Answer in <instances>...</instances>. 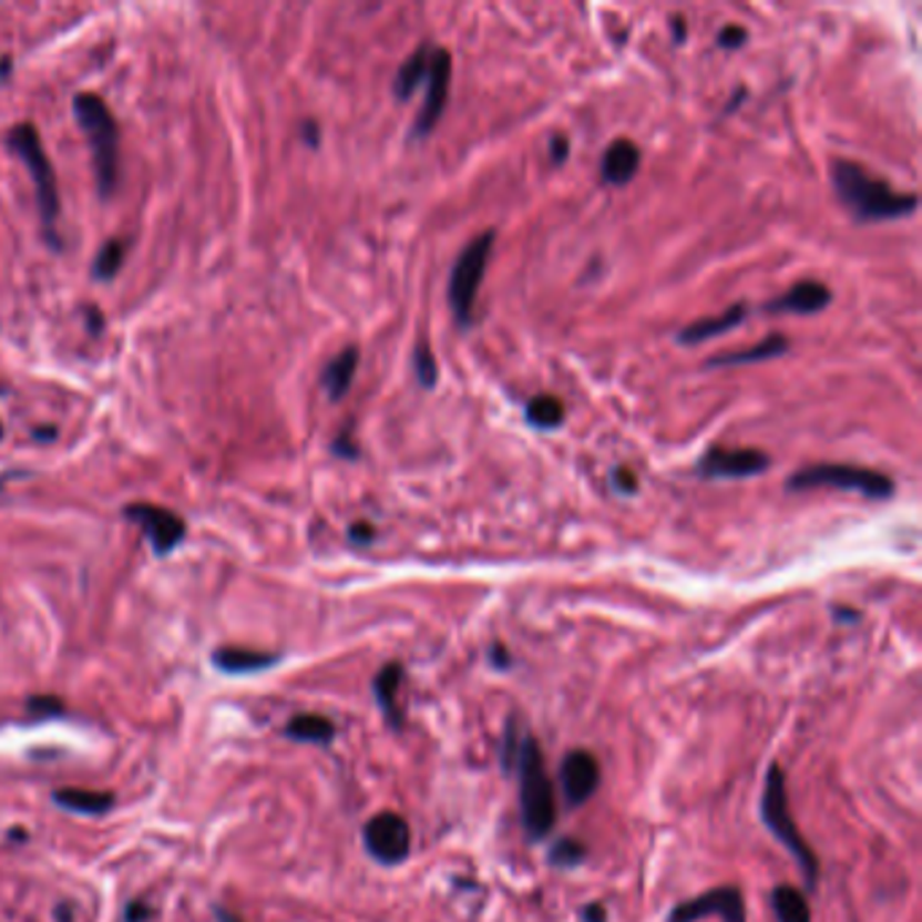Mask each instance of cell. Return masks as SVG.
<instances>
[{"mask_svg": "<svg viewBox=\"0 0 922 922\" xmlns=\"http://www.w3.org/2000/svg\"><path fill=\"white\" fill-rule=\"evenodd\" d=\"M831 180L839 201L850 208L858 223L899 219L918 208V195L895 193L888 182L877 180L863 165L850 163V160H836Z\"/></svg>", "mask_w": 922, "mask_h": 922, "instance_id": "obj_1", "label": "cell"}, {"mask_svg": "<svg viewBox=\"0 0 922 922\" xmlns=\"http://www.w3.org/2000/svg\"><path fill=\"white\" fill-rule=\"evenodd\" d=\"M73 114L90 141L92 165H95V182L103 198H112L120 180V131L106 101L92 92H82L73 98Z\"/></svg>", "mask_w": 922, "mask_h": 922, "instance_id": "obj_2", "label": "cell"}, {"mask_svg": "<svg viewBox=\"0 0 922 922\" xmlns=\"http://www.w3.org/2000/svg\"><path fill=\"white\" fill-rule=\"evenodd\" d=\"M514 764L520 768V807L525 831L531 839H544V836L555 828L557 809L555 785H552L550 774H546L536 739L525 736V741L520 744V752Z\"/></svg>", "mask_w": 922, "mask_h": 922, "instance_id": "obj_3", "label": "cell"}, {"mask_svg": "<svg viewBox=\"0 0 922 922\" xmlns=\"http://www.w3.org/2000/svg\"><path fill=\"white\" fill-rule=\"evenodd\" d=\"M9 146L20 155L24 168L30 171V180L35 184V201H39L41 223H44L47 242L60 247L58 242V217H60V193H58V176H54L52 160L47 157L41 135L30 122H20L14 131L9 133Z\"/></svg>", "mask_w": 922, "mask_h": 922, "instance_id": "obj_4", "label": "cell"}, {"mask_svg": "<svg viewBox=\"0 0 922 922\" xmlns=\"http://www.w3.org/2000/svg\"><path fill=\"white\" fill-rule=\"evenodd\" d=\"M760 815H764L768 831L777 836V841H782V844L788 847L790 856L798 860V865H801V871H803V879H807L809 888L815 890L817 879H820V863H817V856L811 852V847L803 841L796 820L790 817L788 790H785V774L777 764H771V768H768V774H766Z\"/></svg>", "mask_w": 922, "mask_h": 922, "instance_id": "obj_5", "label": "cell"}, {"mask_svg": "<svg viewBox=\"0 0 922 922\" xmlns=\"http://www.w3.org/2000/svg\"><path fill=\"white\" fill-rule=\"evenodd\" d=\"M495 247V233L484 230L458 255L450 276V306L452 315L463 328H471L473 306H477L479 287H482L484 270H488L490 255Z\"/></svg>", "mask_w": 922, "mask_h": 922, "instance_id": "obj_6", "label": "cell"}, {"mask_svg": "<svg viewBox=\"0 0 922 922\" xmlns=\"http://www.w3.org/2000/svg\"><path fill=\"white\" fill-rule=\"evenodd\" d=\"M811 488H836V490H858L865 498L884 501L895 493L893 479L884 473L860 469V465L847 463H817L796 471L788 479V490H811Z\"/></svg>", "mask_w": 922, "mask_h": 922, "instance_id": "obj_7", "label": "cell"}, {"mask_svg": "<svg viewBox=\"0 0 922 922\" xmlns=\"http://www.w3.org/2000/svg\"><path fill=\"white\" fill-rule=\"evenodd\" d=\"M368 856L379 860L382 865H398L409 858L411 852V831L409 822L396 811H382V815L371 817L362 831Z\"/></svg>", "mask_w": 922, "mask_h": 922, "instance_id": "obj_8", "label": "cell"}, {"mask_svg": "<svg viewBox=\"0 0 922 922\" xmlns=\"http://www.w3.org/2000/svg\"><path fill=\"white\" fill-rule=\"evenodd\" d=\"M125 518L146 533L155 555H168V552H174L176 546L182 544L184 533H187V525H184L180 514L168 512V509L163 506H155V503H131V506H125Z\"/></svg>", "mask_w": 922, "mask_h": 922, "instance_id": "obj_9", "label": "cell"}, {"mask_svg": "<svg viewBox=\"0 0 922 922\" xmlns=\"http://www.w3.org/2000/svg\"><path fill=\"white\" fill-rule=\"evenodd\" d=\"M771 465V458L764 450H725L711 447L698 460V477L704 479H747L764 473Z\"/></svg>", "mask_w": 922, "mask_h": 922, "instance_id": "obj_10", "label": "cell"}, {"mask_svg": "<svg viewBox=\"0 0 922 922\" xmlns=\"http://www.w3.org/2000/svg\"><path fill=\"white\" fill-rule=\"evenodd\" d=\"M450 84H452V58L447 49H433V60H430V71L426 79V101H422L420 116L414 122V135L422 139L433 131L436 122L444 114L447 101H450Z\"/></svg>", "mask_w": 922, "mask_h": 922, "instance_id": "obj_11", "label": "cell"}, {"mask_svg": "<svg viewBox=\"0 0 922 922\" xmlns=\"http://www.w3.org/2000/svg\"><path fill=\"white\" fill-rule=\"evenodd\" d=\"M717 914L723 922H747V906H744L741 893L736 888H715L709 893H700L693 901L679 903L668 922H700Z\"/></svg>", "mask_w": 922, "mask_h": 922, "instance_id": "obj_12", "label": "cell"}, {"mask_svg": "<svg viewBox=\"0 0 922 922\" xmlns=\"http://www.w3.org/2000/svg\"><path fill=\"white\" fill-rule=\"evenodd\" d=\"M561 785L565 792V801H568L571 807H582V803H587L601 785L598 760H595L590 752H585V749L568 752L561 764Z\"/></svg>", "mask_w": 922, "mask_h": 922, "instance_id": "obj_13", "label": "cell"}, {"mask_svg": "<svg viewBox=\"0 0 922 922\" xmlns=\"http://www.w3.org/2000/svg\"><path fill=\"white\" fill-rule=\"evenodd\" d=\"M831 290H828L822 281H798L796 287H790L788 293L779 295L777 300L766 306V311L771 315H817V311L828 309L831 304Z\"/></svg>", "mask_w": 922, "mask_h": 922, "instance_id": "obj_14", "label": "cell"}, {"mask_svg": "<svg viewBox=\"0 0 922 922\" xmlns=\"http://www.w3.org/2000/svg\"><path fill=\"white\" fill-rule=\"evenodd\" d=\"M642 150L631 139H617L606 146L601 160V180L606 184H628L638 174Z\"/></svg>", "mask_w": 922, "mask_h": 922, "instance_id": "obj_15", "label": "cell"}, {"mask_svg": "<svg viewBox=\"0 0 922 922\" xmlns=\"http://www.w3.org/2000/svg\"><path fill=\"white\" fill-rule=\"evenodd\" d=\"M358 366H360L358 347L341 349V352H338L336 358L325 366L322 387H325V392H328L330 401H341V398L347 396V390L355 382V373H358Z\"/></svg>", "mask_w": 922, "mask_h": 922, "instance_id": "obj_16", "label": "cell"}, {"mask_svg": "<svg viewBox=\"0 0 922 922\" xmlns=\"http://www.w3.org/2000/svg\"><path fill=\"white\" fill-rule=\"evenodd\" d=\"M790 349V341L788 336L782 334H771L766 336L764 341L752 344V347L747 349H739V352H723V355H715L711 360H706V366L709 368H720V366H747V362H760V360H771V358H779V355H785Z\"/></svg>", "mask_w": 922, "mask_h": 922, "instance_id": "obj_17", "label": "cell"}, {"mask_svg": "<svg viewBox=\"0 0 922 922\" xmlns=\"http://www.w3.org/2000/svg\"><path fill=\"white\" fill-rule=\"evenodd\" d=\"M214 666L225 674H252L263 672V668H270L279 655L260 653V649H247V647H223L212 655Z\"/></svg>", "mask_w": 922, "mask_h": 922, "instance_id": "obj_18", "label": "cell"}, {"mask_svg": "<svg viewBox=\"0 0 922 922\" xmlns=\"http://www.w3.org/2000/svg\"><path fill=\"white\" fill-rule=\"evenodd\" d=\"M744 317H747V306L736 304V306H730V309H725L723 315L706 317V319H698V322L687 325V328L679 334V341L700 344V341H706V338L723 336V334H728V330H734L736 325H741Z\"/></svg>", "mask_w": 922, "mask_h": 922, "instance_id": "obj_19", "label": "cell"}, {"mask_svg": "<svg viewBox=\"0 0 922 922\" xmlns=\"http://www.w3.org/2000/svg\"><path fill=\"white\" fill-rule=\"evenodd\" d=\"M401 682H403L401 663H387V666H382V672L373 676V696H377L379 709L385 711L387 723H390L392 728H401V711H398V706H396Z\"/></svg>", "mask_w": 922, "mask_h": 922, "instance_id": "obj_20", "label": "cell"}, {"mask_svg": "<svg viewBox=\"0 0 922 922\" xmlns=\"http://www.w3.org/2000/svg\"><path fill=\"white\" fill-rule=\"evenodd\" d=\"M433 49L436 47L422 44L414 54H409V58L403 60L396 73V82H392V90H396L398 98H403L406 101V98L414 95V90L426 82L428 71H430V60H433Z\"/></svg>", "mask_w": 922, "mask_h": 922, "instance_id": "obj_21", "label": "cell"}, {"mask_svg": "<svg viewBox=\"0 0 922 922\" xmlns=\"http://www.w3.org/2000/svg\"><path fill=\"white\" fill-rule=\"evenodd\" d=\"M54 803L76 815H106L114 807L112 792L84 790V788H60L54 790Z\"/></svg>", "mask_w": 922, "mask_h": 922, "instance_id": "obj_22", "label": "cell"}, {"mask_svg": "<svg viewBox=\"0 0 922 922\" xmlns=\"http://www.w3.org/2000/svg\"><path fill=\"white\" fill-rule=\"evenodd\" d=\"M285 734L293 741L304 744H330L336 739V725L322 715H298L287 723Z\"/></svg>", "mask_w": 922, "mask_h": 922, "instance_id": "obj_23", "label": "cell"}, {"mask_svg": "<svg viewBox=\"0 0 922 922\" xmlns=\"http://www.w3.org/2000/svg\"><path fill=\"white\" fill-rule=\"evenodd\" d=\"M771 906L779 922H811V909L807 899L796 888L779 884L771 893Z\"/></svg>", "mask_w": 922, "mask_h": 922, "instance_id": "obj_24", "label": "cell"}, {"mask_svg": "<svg viewBox=\"0 0 922 922\" xmlns=\"http://www.w3.org/2000/svg\"><path fill=\"white\" fill-rule=\"evenodd\" d=\"M527 420L541 430H552V428L563 426L565 406L561 398H555V396H536L531 403H527Z\"/></svg>", "mask_w": 922, "mask_h": 922, "instance_id": "obj_25", "label": "cell"}, {"mask_svg": "<svg viewBox=\"0 0 922 922\" xmlns=\"http://www.w3.org/2000/svg\"><path fill=\"white\" fill-rule=\"evenodd\" d=\"M125 252H127V242H122V238H109V242L101 247V252H98L95 266H92V276L101 281L114 279V276L120 274L122 263H125Z\"/></svg>", "mask_w": 922, "mask_h": 922, "instance_id": "obj_26", "label": "cell"}, {"mask_svg": "<svg viewBox=\"0 0 922 922\" xmlns=\"http://www.w3.org/2000/svg\"><path fill=\"white\" fill-rule=\"evenodd\" d=\"M585 856H587L585 844L565 836V839L555 841V847H552V852H550V860H552V865H561V869H574V865H580L582 860H585Z\"/></svg>", "mask_w": 922, "mask_h": 922, "instance_id": "obj_27", "label": "cell"}, {"mask_svg": "<svg viewBox=\"0 0 922 922\" xmlns=\"http://www.w3.org/2000/svg\"><path fill=\"white\" fill-rule=\"evenodd\" d=\"M414 368H417V379H420V385L430 390V387L436 385V377H439V368H436V360L433 355H430L428 344H420L414 352Z\"/></svg>", "mask_w": 922, "mask_h": 922, "instance_id": "obj_28", "label": "cell"}, {"mask_svg": "<svg viewBox=\"0 0 922 922\" xmlns=\"http://www.w3.org/2000/svg\"><path fill=\"white\" fill-rule=\"evenodd\" d=\"M28 709L39 717H54L63 711V700L52 696H33L28 698Z\"/></svg>", "mask_w": 922, "mask_h": 922, "instance_id": "obj_29", "label": "cell"}, {"mask_svg": "<svg viewBox=\"0 0 922 922\" xmlns=\"http://www.w3.org/2000/svg\"><path fill=\"white\" fill-rule=\"evenodd\" d=\"M744 41H747V30L739 28V24H728V28L720 30V35H717V44L725 49H739Z\"/></svg>", "mask_w": 922, "mask_h": 922, "instance_id": "obj_30", "label": "cell"}, {"mask_svg": "<svg viewBox=\"0 0 922 922\" xmlns=\"http://www.w3.org/2000/svg\"><path fill=\"white\" fill-rule=\"evenodd\" d=\"M612 479H614V488H617L619 493L631 495V493H636V490H638V479L633 477V471H628V469H614Z\"/></svg>", "mask_w": 922, "mask_h": 922, "instance_id": "obj_31", "label": "cell"}, {"mask_svg": "<svg viewBox=\"0 0 922 922\" xmlns=\"http://www.w3.org/2000/svg\"><path fill=\"white\" fill-rule=\"evenodd\" d=\"M373 539H377V531H373L368 522H355V525L349 527V541H352V544H371Z\"/></svg>", "mask_w": 922, "mask_h": 922, "instance_id": "obj_32", "label": "cell"}, {"mask_svg": "<svg viewBox=\"0 0 922 922\" xmlns=\"http://www.w3.org/2000/svg\"><path fill=\"white\" fill-rule=\"evenodd\" d=\"M152 906L150 903H144V901H133L131 906L125 909V920L127 922H150L152 920Z\"/></svg>", "mask_w": 922, "mask_h": 922, "instance_id": "obj_33", "label": "cell"}, {"mask_svg": "<svg viewBox=\"0 0 922 922\" xmlns=\"http://www.w3.org/2000/svg\"><path fill=\"white\" fill-rule=\"evenodd\" d=\"M334 452L338 458H358V447L352 444V436L349 433H341L338 439L334 441Z\"/></svg>", "mask_w": 922, "mask_h": 922, "instance_id": "obj_34", "label": "cell"}, {"mask_svg": "<svg viewBox=\"0 0 922 922\" xmlns=\"http://www.w3.org/2000/svg\"><path fill=\"white\" fill-rule=\"evenodd\" d=\"M568 139L565 135H555V139L550 141V152H552V163L561 165L565 157H568Z\"/></svg>", "mask_w": 922, "mask_h": 922, "instance_id": "obj_35", "label": "cell"}, {"mask_svg": "<svg viewBox=\"0 0 922 922\" xmlns=\"http://www.w3.org/2000/svg\"><path fill=\"white\" fill-rule=\"evenodd\" d=\"M582 922H606V906H601V903H587V906L582 909Z\"/></svg>", "mask_w": 922, "mask_h": 922, "instance_id": "obj_36", "label": "cell"}, {"mask_svg": "<svg viewBox=\"0 0 922 922\" xmlns=\"http://www.w3.org/2000/svg\"><path fill=\"white\" fill-rule=\"evenodd\" d=\"M490 660H493L495 668H509V663H512V655L506 653V647H503V644H493V647H490Z\"/></svg>", "mask_w": 922, "mask_h": 922, "instance_id": "obj_37", "label": "cell"}, {"mask_svg": "<svg viewBox=\"0 0 922 922\" xmlns=\"http://www.w3.org/2000/svg\"><path fill=\"white\" fill-rule=\"evenodd\" d=\"M101 325H103L101 311H98L95 306H90V309H88V328L92 330V334H101Z\"/></svg>", "mask_w": 922, "mask_h": 922, "instance_id": "obj_38", "label": "cell"}, {"mask_svg": "<svg viewBox=\"0 0 922 922\" xmlns=\"http://www.w3.org/2000/svg\"><path fill=\"white\" fill-rule=\"evenodd\" d=\"M304 139L309 141L311 146L319 144V127L315 125V122H304Z\"/></svg>", "mask_w": 922, "mask_h": 922, "instance_id": "obj_39", "label": "cell"}, {"mask_svg": "<svg viewBox=\"0 0 922 922\" xmlns=\"http://www.w3.org/2000/svg\"><path fill=\"white\" fill-rule=\"evenodd\" d=\"M214 918H217V922H244L242 918H238V914H233L230 909H214Z\"/></svg>", "mask_w": 922, "mask_h": 922, "instance_id": "obj_40", "label": "cell"}, {"mask_svg": "<svg viewBox=\"0 0 922 922\" xmlns=\"http://www.w3.org/2000/svg\"><path fill=\"white\" fill-rule=\"evenodd\" d=\"M674 33H676V41H685L687 24H685V20H682V17H676V20H674Z\"/></svg>", "mask_w": 922, "mask_h": 922, "instance_id": "obj_41", "label": "cell"}, {"mask_svg": "<svg viewBox=\"0 0 922 922\" xmlns=\"http://www.w3.org/2000/svg\"><path fill=\"white\" fill-rule=\"evenodd\" d=\"M833 614H841L839 619H850V623H856V619L860 617V614L852 612V608H833Z\"/></svg>", "mask_w": 922, "mask_h": 922, "instance_id": "obj_42", "label": "cell"}, {"mask_svg": "<svg viewBox=\"0 0 922 922\" xmlns=\"http://www.w3.org/2000/svg\"><path fill=\"white\" fill-rule=\"evenodd\" d=\"M35 439H54V428H39L35 430Z\"/></svg>", "mask_w": 922, "mask_h": 922, "instance_id": "obj_43", "label": "cell"}, {"mask_svg": "<svg viewBox=\"0 0 922 922\" xmlns=\"http://www.w3.org/2000/svg\"><path fill=\"white\" fill-rule=\"evenodd\" d=\"M9 60H0V73H9Z\"/></svg>", "mask_w": 922, "mask_h": 922, "instance_id": "obj_44", "label": "cell"}, {"mask_svg": "<svg viewBox=\"0 0 922 922\" xmlns=\"http://www.w3.org/2000/svg\"><path fill=\"white\" fill-rule=\"evenodd\" d=\"M0 439H3V426H0Z\"/></svg>", "mask_w": 922, "mask_h": 922, "instance_id": "obj_45", "label": "cell"}, {"mask_svg": "<svg viewBox=\"0 0 922 922\" xmlns=\"http://www.w3.org/2000/svg\"><path fill=\"white\" fill-rule=\"evenodd\" d=\"M0 392H3V387H0Z\"/></svg>", "mask_w": 922, "mask_h": 922, "instance_id": "obj_46", "label": "cell"}]
</instances>
